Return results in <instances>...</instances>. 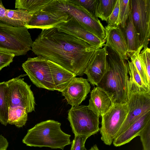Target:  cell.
Here are the masks:
<instances>
[{
    "instance_id": "6da1fadb",
    "label": "cell",
    "mask_w": 150,
    "mask_h": 150,
    "mask_svg": "<svg viewBox=\"0 0 150 150\" xmlns=\"http://www.w3.org/2000/svg\"><path fill=\"white\" fill-rule=\"evenodd\" d=\"M31 50L37 56L57 64L76 76H82L96 49L55 27L42 30L33 42Z\"/></svg>"
},
{
    "instance_id": "7a4b0ae2",
    "label": "cell",
    "mask_w": 150,
    "mask_h": 150,
    "mask_svg": "<svg viewBox=\"0 0 150 150\" xmlns=\"http://www.w3.org/2000/svg\"><path fill=\"white\" fill-rule=\"evenodd\" d=\"M107 68L97 86L103 90L114 104L127 103L129 97L127 60L107 47Z\"/></svg>"
},
{
    "instance_id": "3957f363",
    "label": "cell",
    "mask_w": 150,
    "mask_h": 150,
    "mask_svg": "<svg viewBox=\"0 0 150 150\" xmlns=\"http://www.w3.org/2000/svg\"><path fill=\"white\" fill-rule=\"evenodd\" d=\"M59 122L51 120L42 121L28 129L22 141L30 146L63 150L71 144V135L64 132Z\"/></svg>"
},
{
    "instance_id": "277c9868",
    "label": "cell",
    "mask_w": 150,
    "mask_h": 150,
    "mask_svg": "<svg viewBox=\"0 0 150 150\" xmlns=\"http://www.w3.org/2000/svg\"><path fill=\"white\" fill-rule=\"evenodd\" d=\"M43 10L66 13L76 20L87 30L101 40L105 41L106 30L100 20L76 0H52Z\"/></svg>"
},
{
    "instance_id": "5b68a950",
    "label": "cell",
    "mask_w": 150,
    "mask_h": 150,
    "mask_svg": "<svg viewBox=\"0 0 150 150\" xmlns=\"http://www.w3.org/2000/svg\"><path fill=\"white\" fill-rule=\"evenodd\" d=\"M33 42L26 27H15L0 21V51L15 56L25 55L31 49Z\"/></svg>"
},
{
    "instance_id": "8992f818",
    "label": "cell",
    "mask_w": 150,
    "mask_h": 150,
    "mask_svg": "<svg viewBox=\"0 0 150 150\" xmlns=\"http://www.w3.org/2000/svg\"><path fill=\"white\" fill-rule=\"evenodd\" d=\"M99 117L85 105L72 106L68 112V119L75 136L89 137L97 133Z\"/></svg>"
},
{
    "instance_id": "52a82bcc",
    "label": "cell",
    "mask_w": 150,
    "mask_h": 150,
    "mask_svg": "<svg viewBox=\"0 0 150 150\" xmlns=\"http://www.w3.org/2000/svg\"><path fill=\"white\" fill-rule=\"evenodd\" d=\"M128 112L127 103L114 104L110 110L101 117L99 131L104 143L110 145L123 124Z\"/></svg>"
},
{
    "instance_id": "ba28073f",
    "label": "cell",
    "mask_w": 150,
    "mask_h": 150,
    "mask_svg": "<svg viewBox=\"0 0 150 150\" xmlns=\"http://www.w3.org/2000/svg\"><path fill=\"white\" fill-rule=\"evenodd\" d=\"M20 76L6 81V99L9 107L20 106L28 113L35 111V103L30 85Z\"/></svg>"
},
{
    "instance_id": "9c48e42d",
    "label": "cell",
    "mask_w": 150,
    "mask_h": 150,
    "mask_svg": "<svg viewBox=\"0 0 150 150\" xmlns=\"http://www.w3.org/2000/svg\"><path fill=\"white\" fill-rule=\"evenodd\" d=\"M24 71L37 87L55 90L49 60L40 56L28 58L22 64Z\"/></svg>"
},
{
    "instance_id": "30bf717a",
    "label": "cell",
    "mask_w": 150,
    "mask_h": 150,
    "mask_svg": "<svg viewBox=\"0 0 150 150\" xmlns=\"http://www.w3.org/2000/svg\"><path fill=\"white\" fill-rule=\"evenodd\" d=\"M133 24L140 46L147 48L150 41V0H130Z\"/></svg>"
},
{
    "instance_id": "8fae6325",
    "label": "cell",
    "mask_w": 150,
    "mask_h": 150,
    "mask_svg": "<svg viewBox=\"0 0 150 150\" xmlns=\"http://www.w3.org/2000/svg\"><path fill=\"white\" fill-rule=\"evenodd\" d=\"M127 103L128 112L117 136L121 134L143 114L150 111V93H131Z\"/></svg>"
},
{
    "instance_id": "7c38bea8",
    "label": "cell",
    "mask_w": 150,
    "mask_h": 150,
    "mask_svg": "<svg viewBox=\"0 0 150 150\" xmlns=\"http://www.w3.org/2000/svg\"><path fill=\"white\" fill-rule=\"evenodd\" d=\"M58 30L83 41L96 50L105 46L101 40L84 28L76 20L69 15L66 22L58 25Z\"/></svg>"
},
{
    "instance_id": "4fadbf2b",
    "label": "cell",
    "mask_w": 150,
    "mask_h": 150,
    "mask_svg": "<svg viewBox=\"0 0 150 150\" xmlns=\"http://www.w3.org/2000/svg\"><path fill=\"white\" fill-rule=\"evenodd\" d=\"M107 47L96 50L90 58L84 74L86 75L87 80L93 86H97L105 74L107 68Z\"/></svg>"
},
{
    "instance_id": "5bb4252c",
    "label": "cell",
    "mask_w": 150,
    "mask_h": 150,
    "mask_svg": "<svg viewBox=\"0 0 150 150\" xmlns=\"http://www.w3.org/2000/svg\"><path fill=\"white\" fill-rule=\"evenodd\" d=\"M69 15L66 13L57 11H41L32 15L30 21L25 27L28 29H49L67 21Z\"/></svg>"
},
{
    "instance_id": "9a60e30c",
    "label": "cell",
    "mask_w": 150,
    "mask_h": 150,
    "mask_svg": "<svg viewBox=\"0 0 150 150\" xmlns=\"http://www.w3.org/2000/svg\"><path fill=\"white\" fill-rule=\"evenodd\" d=\"M91 88L87 79L76 77L61 93L68 104L77 106L86 99Z\"/></svg>"
},
{
    "instance_id": "2e32d148",
    "label": "cell",
    "mask_w": 150,
    "mask_h": 150,
    "mask_svg": "<svg viewBox=\"0 0 150 150\" xmlns=\"http://www.w3.org/2000/svg\"><path fill=\"white\" fill-rule=\"evenodd\" d=\"M106 36L105 46L115 52L122 58L128 59V48L126 40L122 29L119 26L105 27Z\"/></svg>"
},
{
    "instance_id": "e0dca14e",
    "label": "cell",
    "mask_w": 150,
    "mask_h": 150,
    "mask_svg": "<svg viewBox=\"0 0 150 150\" xmlns=\"http://www.w3.org/2000/svg\"><path fill=\"white\" fill-rule=\"evenodd\" d=\"M150 122V111L141 116L121 134L117 136L112 143L116 147L120 146L130 142L139 136L142 130Z\"/></svg>"
},
{
    "instance_id": "ac0fdd59",
    "label": "cell",
    "mask_w": 150,
    "mask_h": 150,
    "mask_svg": "<svg viewBox=\"0 0 150 150\" xmlns=\"http://www.w3.org/2000/svg\"><path fill=\"white\" fill-rule=\"evenodd\" d=\"M89 102V109L99 117L107 112L113 104L107 93L97 86L91 91Z\"/></svg>"
},
{
    "instance_id": "d6986e66",
    "label": "cell",
    "mask_w": 150,
    "mask_h": 150,
    "mask_svg": "<svg viewBox=\"0 0 150 150\" xmlns=\"http://www.w3.org/2000/svg\"><path fill=\"white\" fill-rule=\"evenodd\" d=\"M49 62L55 90L61 92L76 76L54 62L49 60Z\"/></svg>"
},
{
    "instance_id": "ffe728a7",
    "label": "cell",
    "mask_w": 150,
    "mask_h": 150,
    "mask_svg": "<svg viewBox=\"0 0 150 150\" xmlns=\"http://www.w3.org/2000/svg\"><path fill=\"white\" fill-rule=\"evenodd\" d=\"M129 75V96L135 93H150L149 89L144 83L133 63L127 60Z\"/></svg>"
},
{
    "instance_id": "44dd1931",
    "label": "cell",
    "mask_w": 150,
    "mask_h": 150,
    "mask_svg": "<svg viewBox=\"0 0 150 150\" xmlns=\"http://www.w3.org/2000/svg\"><path fill=\"white\" fill-rule=\"evenodd\" d=\"M121 29L123 32L127 43V54L136 51L141 46L133 24L131 10L125 28Z\"/></svg>"
},
{
    "instance_id": "7402d4cb",
    "label": "cell",
    "mask_w": 150,
    "mask_h": 150,
    "mask_svg": "<svg viewBox=\"0 0 150 150\" xmlns=\"http://www.w3.org/2000/svg\"><path fill=\"white\" fill-rule=\"evenodd\" d=\"M52 0H16L15 8L27 10L32 15L42 10Z\"/></svg>"
},
{
    "instance_id": "603a6c76",
    "label": "cell",
    "mask_w": 150,
    "mask_h": 150,
    "mask_svg": "<svg viewBox=\"0 0 150 150\" xmlns=\"http://www.w3.org/2000/svg\"><path fill=\"white\" fill-rule=\"evenodd\" d=\"M28 119V113L21 107H9L8 123L15 125L18 127L25 125Z\"/></svg>"
},
{
    "instance_id": "cb8c5ba5",
    "label": "cell",
    "mask_w": 150,
    "mask_h": 150,
    "mask_svg": "<svg viewBox=\"0 0 150 150\" xmlns=\"http://www.w3.org/2000/svg\"><path fill=\"white\" fill-rule=\"evenodd\" d=\"M117 0H99L95 16L107 22L115 5Z\"/></svg>"
},
{
    "instance_id": "d4e9b609",
    "label": "cell",
    "mask_w": 150,
    "mask_h": 150,
    "mask_svg": "<svg viewBox=\"0 0 150 150\" xmlns=\"http://www.w3.org/2000/svg\"><path fill=\"white\" fill-rule=\"evenodd\" d=\"M6 82H0V122L6 126L8 123L9 106L6 99Z\"/></svg>"
},
{
    "instance_id": "484cf974",
    "label": "cell",
    "mask_w": 150,
    "mask_h": 150,
    "mask_svg": "<svg viewBox=\"0 0 150 150\" xmlns=\"http://www.w3.org/2000/svg\"><path fill=\"white\" fill-rule=\"evenodd\" d=\"M5 16L13 20L27 24L30 20L32 15L27 10L18 8L16 10L6 9Z\"/></svg>"
},
{
    "instance_id": "4316f807",
    "label": "cell",
    "mask_w": 150,
    "mask_h": 150,
    "mask_svg": "<svg viewBox=\"0 0 150 150\" xmlns=\"http://www.w3.org/2000/svg\"><path fill=\"white\" fill-rule=\"evenodd\" d=\"M143 48L142 46H141L136 51L128 53L127 55L128 57L130 58L131 62L136 68L144 83L150 89V83L148 81L146 75L141 65L139 58V54Z\"/></svg>"
},
{
    "instance_id": "83f0119b",
    "label": "cell",
    "mask_w": 150,
    "mask_h": 150,
    "mask_svg": "<svg viewBox=\"0 0 150 150\" xmlns=\"http://www.w3.org/2000/svg\"><path fill=\"white\" fill-rule=\"evenodd\" d=\"M119 26L122 29L131 12L130 0H119Z\"/></svg>"
},
{
    "instance_id": "f1b7e54d",
    "label": "cell",
    "mask_w": 150,
    "mask_h": 150,
    "mask_svg": "<svg viewBox=\"0 0 150 150\" xmlns=\"http://www.w3.org/2000/svg\"><path fill=\"white\" fill-rule=\"evenodd\" d=\"M139 56L141 63L150 83V49L148 47L141 51Z\"/></svg>"
},
{
    "instance_id": "f546056e",
    "label": "cell",
    "mask_w": 150,
    "mask_h": 150,
    "mask_svg": "<svg viewBox=\"0 0 150 150\" xmlns=\"http://www.w3.org/2000/svg\"><path fill=\"white\" fill-rule=\"evenodd\" d=\"M6 9L3 5L2 1L0 0V21L7 25L15 27H25V24L22 22L9 18L5 16Z\"/></svg>"
},
{
    "instance_id": "4dcf8cb0",
    "label": "cell",
    "mask_w": 150,
    "mask_h": 150,
    "mask_svg": "<svg viewBox=\"0 0 150 150\" xmlns=\"http://www.w3.org/2000/svg\"><path fill=\"white\" fill-rule=\"evenodd\" d=\"M139 136L140 137L143 150H150V122L142 130Z\"/></svg>"
},
{
    "instance_id": "1f68e13d",
    "label": "cell",
    "mask_w": 150,
    "mask_h": 150,
    "mask_svg": "<svg viewBox=\"0 0 150 150\" xmlns=\"http://www.w3.org/2000/svg\"><path fill=\"white\" fill-rule=\"evenodd\" d=\"M119 0H117L113 10L109 16L107 23L108 25L110 27L119 26Z\"/></svg>"
},
{
    "instance_id": "d6a6232c",
    "label": "cell",
    "mask_w": 150,
    "mask_h": 150,
    "mask_svg": "<svg viewBox=\"0 0 150 150\" xmlns=\"http://www.w3.org/2000/svg\"><path fill=\"white\" fill-rule=\"evenodd\" d=\"M76 0L91 14L96 16L95 13L99 0Z\"/></svg>"
},
{
    "instance_id": "836d02e7",
    "label": "cell",
    "mask_w": 150,
    "mask_h": 150,
    "mask_svg": "<svg viewBox=\"0 0 150 150\" xmlns=\"http://www.w3.org/2000/svg\"><path fill=\"white\" fill-rule=\"evenodd\" d=\"M88 137L85 136H75L71 144L70 150H82Z\"/></svg>"
},
{
    "instance_id": "e575fe53",
    "label": "cell",
    "mask_w": 150,
    "mask_h": 150,
    "mask_svg": "<svg viewBox=\"0 0 150 150\" xmlns=\"http://www.w3.org/2000/svg\"><path fill=\"white\" fill-rule=\"evenodd\" d=\"M15 56L13 54L0 51V71L4 67L9 66Z\"/></svg>"
},
{
    "instance_id": "d590c367",
    "label": "cell",
    "mask_w": 150,
    "mask_h": 150,
    "mask_svg": "<svg viewBox=\"0 0 150 150\" xmlns=\"http://www.w3.org/2000/svg\"><path fill=\"white\" fill-rule=\"evenodd\" d=\"M8 144L7 140L2 135H0V150H6Z\"/></svg>"
},
{
    "instance_id": "8d00e7d4",
    "label": "cell",
    "mask_w": 150,
    "mask_h": 150,
    "mask_svg": "<svg viewBox=\"0 0 150 150\" xmlns=\"http://www.w3.org/2000/svg\"><path fill=\"white\" fill-rule=\"evenodd\" d=\"M88 150H99L98 146L96 144L94 145Z\"/></svg>"
},
{
    "instance_id": "74e56055",
    "label": "cell",
    "mask_w": 150,
    "mask_h": 150,
    "mask_svg": "<svg viewBox=\"0 0 150 150\" xmlns=\"http://www.w3.org/2000/svg\"><path fill=\"white\" fill-rule=\"evenodd\" d=\"M82 150H87L85 147H84L83 149H82Z\"/></svg>"
}]
</instances>
